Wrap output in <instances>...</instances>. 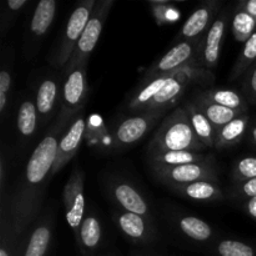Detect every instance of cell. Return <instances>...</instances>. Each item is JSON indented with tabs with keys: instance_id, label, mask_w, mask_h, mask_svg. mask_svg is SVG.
Returning a JSON list of instances; mask_svg holds the SVG:
<instances>
[{
	"instance_id": "20",
	"label": "cell",
	"mask_w": 256,
	"mask_h": 256,
	"mask_svg": "<svg viewBox=\"0 0 256 256\" xmlns=\"http://www.w3.org/2000/svg\"><path fill=\"white\" fill-rule=\"evenodd\" d=\"M40 128V118L38 112L35 96L32 94H25L18 105L16 112V135L19 152H24L32 144Z\"/></svg>"
},
{
	"instance_id": "31",
	"label": "cell",
	"mask_w": 256,
	"mask_h": 256,
	"mask_svg": "<svg viewBox=\"0 0 256 256\" xmlns=\"http://www.w3.org/2000/svg\"><path fill=\"white\" fill-rule=\"evenodd\" d=\"M190 99H192V102L199 106V109L204 112L205 116L209 119V122L214 125L216 130H219L220 128L225 126L226 124L232 122V120L239 118L240 115H242V112L228 109V108L214 104V102H206V100L196 99V98H192V96L190 98Z\"/></svg>"
},
{
	"instance_id": "27",
	"label": "cell",
	"mask_w": 256,
	"mask_h": 256,
	"mask_svg": "<svg viewBox=\"0 0 256 256\" xmlns=\"http://www.w3.org/2000/svg\"><path fill=\"white\" fill-rule=\"evenodd\" d=\"M85 140L88 142L89 146L98 150L102 154H114L112 132L105 125L102 116H99L98 114L88 118Z\"/></svg>"
},
{
	"instance_id": "35",
	"label": "cell",
	"mask_w": 256,
	"mask_h": 256,
	"mask_svg": "<svg viewBox=\"0 0 256 256\" xmlns=\"http://www.w3.org/2000/svg\"><path fill=\"white\" fill-rule=\"evenodd\" d=\"M150 12L159 26L175 24L182 18V12L178 4L169 0H152L149 2Z\"/></svg>"
},
{
	"instance_id": "28",
	"label": "cell",
	"mask_w": 256,
	"mask_h": 256,
	"mask_svg": "<svg viewBox=\"0 0 256 256\" xmlns=\"http://www.w3.org/2000/svg\"><path fill=\"white\" fill-rule=\"evenodd\" d=\"M190 118V122L194 129L195 135L199 142L206 148L208 150L215 149V139H216V129L214 125L209 122L204 112L199 109L196 104L192 99L186 100L182 104Z\"/></svg>"
},
{
	"instance_id": "15",
	"label": "cell",
	"mask_w": 256,
	"mask_h": 256,
	"mask_svg": "<svg viewBox=\"0 0 256 256\" xmlns=\"http://www.w3.org/2000/svg\"><path fill=\"white\" fill-rule=\"evenodd\" d=\"M202 39L185 40L178 42L175 46H172L164 56L154 62L149 69L145 72L142 78H154L159 75L170 74L182 68L198 65V56H199ZM199 66V65H198Z\"/></svg>"
},
{
	"instance_id": "33",
	"label": "cell",
	"mask_w": 256,
	"mask_h": 256,
	"mask_svg": "<svg viewBox=\"0 0 256 256\" xmlns=\"http://www.w3.org/2000/svg\"><path fill=\"white\" fill-rule=\"evenodd\" d=\"M232 32L238 42L245 44L256 32V20L248 12H245L240 2L234 6L232 20Z\"/></svg>"
},
{
	"instance_id": "40",
	"label": "cell",
	"mask_w": 256,
	"mask_h": 256,
	"mask_svg": "<svg viewBox=\"0 0 256 256\" xmlns=\"http://www.w3.org/2000/svg\"><path fill=\"white\" fill-rule=\"evenodd\" d=\"M239 206L242 208V212H245L250 219L254 220L256 222V198H252V199L242 202V204H239Z\"/></svg>"
},
{
	"instance_id": "4",
	"label": "cell",
	"mask_w": 256,
	"mask_h": 256,
	"mask_svg": "<svg viewBox=\"0 0 256 256\" xmlns=\"http://www.w3.org/2000/svg\"><path fill=\"white\" fill-rule=\"evenodd\" d=\"M98 0H84L78 2L72 10L62 34L59 36L56 45L49 56V62L56 70H64L92 18Z\"/></svg>"
},
{
	"instance_id": "41",
	"label": "cell",
	"mask_w": 256,
	"mask_h": 256,
	"mask_svg": "<svg viewBox=\"0 0 256 256\" xmlns=\"http://www.w3.org/2000/svg\"><path fill=\"white\" fill-rule=\"evenodd\" d=\"M129 256H166V254L156 248H149V249H142L139 252H132Z\"/></svg>"
},
{
	"instance_id": "36",
	"label": "cell",
	"mask_w": 256,
	"mask_h": 256,
	"mask_svg": "<svg viewBox=\"0 0 256 256\" xmlns=\"http://www.w3.org/2000/svg\"><path fill=\"white\" fill-rule=\"evenodd\" d=\"M256 178V155L239 158L230 170V184L236 185L246 182Z\"/></svg>"
},
{
	"instance_id": "22",
	"label": "cell",
	"mask_w": 256,
	"mask_h": 256,
	"mask_svg": "<svg viewBox=\"0 0 256 256\" xmlns=\"http://www.w3.org/2000/svg\"><path fill=\"white\" fill-rule=\"evenodd\" d=\"M168 189L178 196L192 200L195 202L204 204H218L228 199L226 192L222 188L220 182H210V180H200V182H189L184 185H174Z\"/></svg>"
},
{
	"instance_id": "43",
	"label": "cell",
	"mask_w": 256,
	"mask_h": 256,
	"mask_svg": "<svg viewBox=\"0 0 256 256\" xmlns=\"http://www.w3.org/2000/svg\"><path fill=\"white\" fill-rule=\"evenodd\" d=\"M246 140H248V142H249L250 146H252V149L256 150V120L252 122L249 132H248Z\"/></svg>"
},
{
	"instance_id": "14",
	"label": "cell",
	"mask_w": 256,
	"mask_h": 256,
	"mask_svg": "<svg viewBox=\"0 0 256 256\" xmlns=\"http://www.w3.org/2000/svg\"><path fill=\"white\" fill-rule=\"evenodd\" d=\"M85 172L79 165H75L62 192V202L68 225L74 234L75 240L79 236L80 226L86 214L85 206Z\"/></svg>"
},
{
	"instance_id": "19",
	"label": "cell",
	"mask_w": 256,
	"mask_h": 256,
	"mask_svg": "<svg viewBox=\"0 0 256 256\" xmlns=\"http://www.w3.org/2000/svg\"><path fill=\"white\" fill-rule=\"evenodd\" d=\"M85 130H86V119H85L84 112H82L72 120V124L60 138L56 160H55L54 169H52V178L58 172H62L76 156L82 142L85 140Z\"/></svg>"
},
{
	"instance_id": "9",
	"label": "cell",
	"mask_w": 256,
	"mask_h": 256,
	"mask_svg": "<svg viewBox=\"0 0 256 256\" xmlns=\"http://www.w3.org/2000/svg\"><path fill=\"white\" fill-rule=\"evenodd\" d=\"M112 220L122 236L135 246L149 249L159 245L162 236L154 220L119 209L112 212Z\"/></svg>"
},
{
	"instance_id": "18",
	"label": "cell",
	"mask_w": 256,
	"mask_h": 256,
	"mask_svg": "<svg viewBox=\"0 0 256 256\" xmlns=\"http://www.w3.org/2000/svg\"><path fill=\"white\" fill-rule=\"evenodd\" d=\"M222 9L224 8L222 0H208L200 4L184 22L178 34L176 40L185 42V40H196L204 38Z\"/></svg>"
},
{
	"instance_id": "16",
	"label": "cell",
	"mask_w": 256,
	"mask_h": 256,
	"mask_svg": "<svg viewBox=\"0 0 256 256\" xmlns=\"http://www.w3.org/2000/svg\"><path fill=\"white\" fill-rule=\"evenodd\" d=\"M62 78L56 72L45 75L38 84L35 92V104L40 118V128L45 129L50 122L54 124L62 105Z\"/></svg>"
},
{
	"instance_id": "17",
	"label": "cell",
	"mask_w": 256,
	"mask_h": 256,
	"mask_svg": "<svg viewBox=\"0 0 256 256\" xmlns=\"http://www.w3.org/2000/svg\"><path fill=\"white\" fill-rule=\"evenodd\" d=\"M56 12V0H40L36 4L25 35L24 52L28 60L34 59L39 52L42 40L54 22Z\"/></svg>"
},
{
	"instance_id": "38",
	"label": "cell",
	"mask_w": 256,
	"mask_h": 256,
	"mask_svg": "<svg viewBox=\"0 0 256 256\" xmlns=\"http://www.w3.org/2000/svg\"><path fill=\"white\" fill-rule=\"evenodd\" d=\"M226 196L230 202H236V204H242L246 200L256 198V178L242 184L230 185Z\"/></svg>"
},
{
	"instance_id": "37",
	"label": "cell",
	"mask_w": 256,
	"mask_h": 256,
	"mask_svg": "<svg viewBox=\"0 0 256 256\" xmlns=\"http://www.w3.org/2000/svg\"><path fill=\"white\" fill-rule=\"evenodd\" d=\"M28 4H29V0H8L4 2L2 8V14H0V32L2 36L9 32Z\"/></svg>"
},
{
	"instance_id": "12",
	"label": "cell",
	"mask_w": 256,
	"mask_h": 256,
	"mask_svg": "<svg viewBox=\"0 0 256 256\" xmlns=\"http://www.w3.org/2000/svg\"><path fill=\"white\" fill-rule=\"evenodd\" d=\"M232 12H234L232 5L225 6L209 32L202 38L199 56H198V65L202 69L214 72V70L219 65L222 44H224L228 30L232 26Z\"/></svg>"
},
{
	"instance_id": "30",
	"label": "cell",
	"mask_w": 256,
	"mask_h": 256,
	"mask_svg": "<svg viewBox=\"0 0 256 256\" xmlns=\"http://www.w3.org/2000/svg\"><path fill=\"white\" fill-rule=\"evenodd\" d=\"M206 250L212 256H256V244L235 238L220 236Z\"/></svg>"
},
{
	"instance_id": "13",
	"label": "cell",
	"mask_w": 256,
	"mask_h": 256,
	"mask_svg": "<svg viewBox=\"0 0 256 256\" xmlns=\"http://www.w3.org/2000/svg\"><path fill=\"white\" fill-rule=\"evenodd\" d=\"M56 210L50 204L22 236L19 256H48L54 236Z\"/></svg>"
},
{
	"instance_id": "2",
	"label": "cell",
	"mask_w": 256,
	"mask_h": 256,
	"mask_svg": "<svg viewBox=\"0 0 256 256\" xmlns=\"http://www.w3.org/2000/svg\"><path fill=\"white\" fill-rule=\"evenodd\" d=\"M199 142L184 106H179L168 115L146 146V155L162 152H206Z\"/></svg>"
},
{
	"instance_id": "6",
	"label": "cell",
	"mask_w": 256,
	"mask_h": 256,
	"mask_svg": "<svg viewBox=\"0 0 256 256\" xmlns=\"http://www.w3.org/2000/svg\"><path fill=\"white\" fill-rule=\"evenodd\" d=\"M90 94L88 64H82L68 72H62V105L56 122L69 126L72 120L84 112Z\"/></svg>"
},
{
	"instance_id": "44",
	"label": "cell",
	"mask_w": 256,
	"mask_h": 256,
	"mask_svg": "<svg viewBox=\"0 0 256 256\" xmlns=\"http://www.w3.org/2000/svg\"><path fill=\"white\" fill-rule=\"evenodd\" d=\"M106 256H118V255H114V254H110V255H106Z\"/></svg>"
},
{
	"instance_id": "1",
	"label": "cell",
	"mask_w": 256,
	"mask_h": 256,
	"mask_svg": "<svg viewBox=\"0 0 256 256\" xmlns=\"http://www.w3.org/2000/svg\"><path fill=\"white\" fill-rule=\"evenodd\" d=\"M68 125L55 120L30 155L10 199L9 216L18 235H24L40 216L48 185L52 179L58 146Z\"/></svg>"
},
{
	"instance_id": "10",
	"label": "cell",
	"mask_w": 256,
	"mask_h": 256,
	"mask_svg": "<svg viewBox=\"0 0 256 256\" xmlns=\"http://www.w3.org/2000/svg\"><path fill=\"white\" fill-rule=\"evenodd\" d=\"M166 222L175 229V232L182 238L196 245L209 248L220 236H222L212 224L204 219L189 212H182V209L169 206L165 210Z\"/></svg>"
},
{
	"instance_id": "7",
	"label": "cell",
	"mask_w": 256,
	"mask_h": 256,
	"mask_svg": "<svg viewBox=\"0 0 256 256\" xmlns=\"http://www.w3.org/2000/svg\"><path fill=\"white\" fill-rule=\"evenodd\" d=\"M114 4L115 0H98L92 18H90L74 52H72V59L69 60L62 72H70V70L75 69L79 65L89 64L90 55L92 54L98 42H99L104 25L106 22L108 18H109Z\"/></svg>"
},
{
	"instance_id": "8",
	"label": "cell",
	"mask_w": 256,
	"mask_h": 256,
	"mask_svg": "<svg viewBox=\"0 0 256 256\" xmlns=\"http://www.w3.org/2000/svg\"><path fill=\"white\" fill-rule=\"evenodd\" d=\"M166 112H148L136 115H129L118 122L112 130L114 154L125 152L145 139Z\"/></svg>"
},
{
	"instance_id": "24",
	"label": "cell",
	"mask_w": 256,
	"mask_h": 256,
	"mask_svg": "<svg viewBox=\"0 0 256 256\" xmlns=\"http://www.w3.org/2000/svg\"><path fill=\"white\" fill-rule=\"evenodd\" d=\"M82 256H95L102 244V225L95 212H86L80 226L79 236L75 240Z\"/></svg>"
},
{
	"instance_id": "39",
	"label": "cell",
	"mask_w": 256,
	"mask_h": 256,
	"mask_svg": "<svg viewBox=\"0 0 256 256\" xmlns=\"http://www.w3.org/2000/svg\"><path fill=\"white\" fill-rule=\"evenodd\" d=\"M242 92L250 105H256V62L242 76Z\"/></svg>"
},
{
	"instance_id": "21",
	"label": "cell",
	"mask_w": 256,
	"mask_h": 256,
	"mask_svg": "<svg viewBox=\"0 0 256 256\" xmlns=\"http://www.w3.org/2000/svg\"><path fill=\"white\" fill-rule=\"evenodd\" d=\"M172 72L154 78H142L125 100V109L130 115L148 112L154 98L170 80Z\"/></svg>"
},
{
	"instance_id": "25",
	"label": "cell",
	"mask_w": 256,
	"mask_h": 256,
	"mask_svg": "<svg viewBox=\"0 0 256 256\" xmlns=\"http://www.w3.org/2000/svg\"><path fill=\"white\" fill-rule=\"evenodd\" d=\"M209 162H216L214 155L209 152H162L146 155V164L149 165V168H172Z\"/></svg>"
},
{
	"instance_id": "29",
	"label": "cell",
	"mask_w": 256,
	"mask_h": 256,
	"mask_svg": "<svg viewBox=\"0 0 256 256\" xmlns=\"http://www.w3.org/2000/svg\"><path fill=\"white\" fill-rule=\"evenodd\" d=\"M12 85H14V52L6 49L2 55V70H0V118L2 122L8 119L10 102H12Z\"/></svg>"
},
{
	"instance_id": "34",
	"label": "cell",
	"mask_w": 256,
	"mask_h": 256,
	"mask_svg": "<svg viewBox=\"0 0 256 256\" xmlns=\"http://www.w3.org/2000/svg\"><path fill=\"white\" fill-rule=\"evenodd\" d=\"M256 62V32L242 46L239 56L236 58L234 66H232V72H230L229 80L230 82H238L242 79L248 70Z\"/></svg>"
},
{
	"instance_id": "23",
	"label": "cell",
	"mask_w": 256,
	"mask_h": 256,
	"mask_svg": "<svg viewBox=\"0 0 256 256\" xmlns=\"http://www.w3.org/2000/svg\"><path fill=\"white\" fill-rule=\"evenodd\" d=\"M192 98L206 100L242 114H246L250 110V104L242 90L228 89V88H208V89L196 90Z\"/></svg>"
},
{
	"instance_id": "5",
	"label": "cell",
	"mask_w": 256,
	"mask_h": 256,
	"mask_svg": "<svg viewBox=\"0 0 256 256\" xmlns=\"http://www.w3.org/2000/svg\"><path fill=\"white\" fill-rule=\"evenodd\" d=\"M102 189L110 202L122 212L142 215L155 220V212L142 190L122 175L110 174L102 179Z\"/></svg>"
},
{
	"instance_id": "26",
	"label": "cell",
	"mask_w": 256,
	"mask_h": 256,
	"mask_svg": "<svg viewBox=\"0 0 256 256\" xmlns=\"http://www.w3.org/2000/svg\"><path fill=\"white\" fill-rule=\"evenodd\" d=\"M252 122V116L249 112H246L216 130L215 150L228 149L244 142L248 136Z\"/></svg>"
},
{
	"instance_id": "32",
	"label": "cell",
	"mask_w": 256,
	"mask_h": 256,
	"mask_svg": "<svg viewBox=\"0 0 256 256\" xmlns=\"http://www.w3.org/2000/svg\"><path fill=\"white\" fill-rule=\"evenodd\" d=\"M24 235H18L9 214L0 215V256H19Z\"/></svg>"
},
{
	"instance_id": "3",
	"label": "cell",
	"mask_w": 256,
	"mask_h": 256,
	"mask_svg": "<svg viewBox=\"0 0 256 256\" xmlns=\"http://www.w3.org/2000/svg\"><path fill=\"white\" fill-rule=\"evenodd\" d=\"M215 84V75L210 70L202 69L198 65L182 68L172 72L170 80L162 92L154 98L148 112H169L176 104L189 88L200 86L208 89Z\"/></svg>"
},
{
	"instance_id": "11",
	"label": "cell",
	"mask_w": 256,
	"mask_h": 256,
	"mask_svg": "<svg viewBox=\"0 0 256 256\" xmlns=\"http://www.w3.org/2000/svg\"><path fill=\"white\" fill-rule=\"evenodd\" d=\"M149 170L156 182L166 188L189 184L200 180L220 182L219 168L216 162H194V164L172 168H149Z\"/></svg>"
},
{
	"instance_id": "42",
	"label": "cell",
	"mask_w": 256,
	"mask_h": 256,
	"mask_svg": "<svg viewBox=\"0 0 256 256\" xmlns=\"http://www.w3.org/2000/svg\"><path fill=\"white\" fill-rule=\"evenodd\" d=\"M240 4L256 20V0H240Z\"/></svg>"
}]
</instances>
